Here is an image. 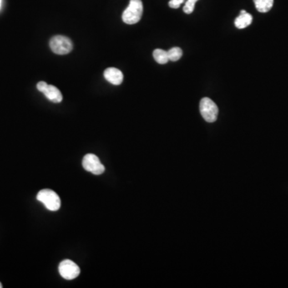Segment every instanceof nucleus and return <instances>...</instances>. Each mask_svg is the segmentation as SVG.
<instances>
[{"mask_svg":"<svg viewBox=\"0 0 288 288\" xmlns=\"http://www.w3.org/2000/svg\"><path fill=\"white\" fill-rule=\"evenodd\" d=\"M58 271L61 276L67 280L76 279L80 274L78 265L70 259H65L58 266Z\"/></svg>","mask_w":288,"mask_h":288,"instance_id":"nucleus-5","label":"nucleus"},{"mask_svg":"<svg viewBox=\"0 0 288 288\" xmlns=\"http://www.w3.org/2000/svg\"><path fill=\"white\" fill-rule=\"evenodd\" d=\"M199 109L202 116L208 123H213L216 120L219 114V109L214 101L211 100V98L208 97L202 98L199 104Z\"/></svg>","mask_w":288,"mask_h":288,"instance_id":"nucleus-4","label":"nucleus"},{"mask_svg":"<svg viewBox=\"0 0 288 288\" xmlns=\"http://www.w3.org/2000/svg\"><path fill=\"white\" fill-rule=\"evenodd\" d=\"M168 54L169 60L176 62L183 56V51L179 47H172V49L168 51Z\"/></svg>","mask_w":288,"mask_h":288,"instance_id":"nucleus-12","label":"nucleus"},{"mask_svg":"<svg viewBox=\"0 0 288 288\" xmlns=\"http://www.w3.org/2000/svg\"><path fill=\"white\" fill-rule=\"evenodd\" d=\"M38 201L44 204L49 211H56L60 208L61 200L58 194L51 189H43L37 194Z\"/></svg>","mask_w":288,"mask_h":288,"instance_id":"nucleus-2","label":"nucleus"},{"mask_svg":"<svg viewBox=\"0 0 288 288\" xmlns=\"http://www.w3.org/2000/svg\"><path fill=\"white\" fill-rule=\"evenodd\" d=\"M83 167L87 172H91L96 175L102 174L105 171L103 163L94 154H87L83 157Z\"/></svg>","mask_w":288,"mask_h":288,"instance_id":"nucleus-6","label":"nucleus"},{"mask_svg":"<svg viewBox=\"0 0 288 288\" xmlns=\"http://www.w3.org/2000/svg\"><path fill=\"white\" fill-rule=\"evenodd\" d=\"M106 80L113 85H120L123 83V75L120 70L117 69L115 67H108L104 71L103 73Z\"/></svg>","mask_w":288,"mask_h":288,"instance_id":"nucleus-7","label":"nucleus"},{"mask_svg":"<svg viewBox=\"0 0 288 288\" xmlns=\"http://www.w3.org/2000/svg\"><path fill=\"white\" fill-rule=\"evenodd\" d=\"M1 4H2V0H0V7H1Z\"/></svg>","mask_w":288,"mask_h":288,"instance_id":"nucleus-16","label":"nucleus"},{"mask_svg":"<svg viewBox=\"0 0 288 288\" xmlns=\"http://www.w3.org/2000/svg\"><path fill=\"white\" fill-rule=\"evenodd\" d=\"M43 93L50 101H52L53 103H61L63 100V96L61 94L60 91L55 86H47Z\"/></svg>","mask_w":288,"mask_h":288,"instance_id":"nucleus-8","label":"nucleus"},{"mask_svg":"<svg viewBox=\"0 0 288 288\" xmlns=\"http://www.w3.org/2000/svg\"><path fill=\"white\" fill-rule=\"evenodd\" d=\"M153 57H154V60L156 61L157 63H159V64H166L169 61L168 52H166L164 50H154V52H153Z\"/></svg>","mask_w":288,"mask_h":288,"instance_id":"nucleus-11","label":"nucleus"},{"mask_svg":"<svg viewBox=\"0 0 288 288\" xmlns=\"http://www.w3.org/2000/svg\"><path fill=\"white\" fill-rule=\"evenodd\" d=\"M2 288V284H1V283H0V288Z\"/></svg>","mask_w":288,"mask_h":288,"instance_id":"nucleus-17","label":"nucleus"},{"mask_svg":"<svg viewBox=\"0 0 288 288\" xmlns=\"http://www.w3.org/2000/svg\"><path fill=\"white\" fill-rule=\"evenodd\" d=\"M198 0H186L185 4L183 7V11L186 14H191L194 11V6Z\"/></svg>","mask_w":288,"mask_h":288,"instance_id":"nucleus-13","label":"nucleus"},{"mask_svg":"<svg viewBox=\"0 0 288 288\" xmlns=\"http://www.w3.org/2000/svg\"><path fill=\"white\" fill-rule=\"evenodd\" d=\"M143 6L142 0H131L129 6L123 11L122 19L127 24H135L143 16Z\"/></svg>","mask_w":288,"mask_h":288,"instance_id":"nucleus-1","label":"nucleus"},{"mask_svg":"<svg viewBox=\"0 0 288 288\" xmlns=\"http://www.w3.org/2000/svg\"><path fill=\"white\" fill-rule=\"evenodd\" d=\"M50 47L56 55H67L73 49V43L69 38L63 36H56L50 40Z\"/></svg>","mask_w":288,"mask_h":288,"instance_id":"nucleus-3","label":"nucleus"},{"mask_svg":"<svg viewBox=\"0 0 288 288\" xmlns=\"http://www.w3.org/2000/svg\"><path fill=\"white\" fill-rule=\"evenodd\" d=\"M255 7L261 13H266L272 8L274 0H254Z\"/></svg>","mask_w":288,"mask_h":288,"instance_id":"nucleus-10","label":"nucleus"},{"mask_svg":"<svg viewBox=\"0 0 288 288\" xmlns=\"http://www.w3.org/2000/svg\"><path fill=\"white\" fill-rule=\"evenodd\" d=\"M47 86H48V84H47L46 82H43V81H41V82L38 83V84H37L36 87H37V89H38L39 92L43 93V92H44L45 89L47 88Z\"/></svg>","mask_w":288,"mask_h":288,"instance_id":"nucleus-15","label":"nucleus"},{"mask_svg":"<svg viewBox=\"0 0 288 288\" xmlns=\"http://www.w3.org/2000/svg\"><path fill=\"white\" fill-rule=\"evenodd\" d=\"M252 19V16L250 14L248 13V12L240 13V15L235 19V27L239 29H244V28L248 27L249 25L251 24Z\"/></svg>","mask_w":288,"mask_h":288,"instance_id":"nucleus-9","label":"nucleus"},{"mask_svg":"<svg viewBox=\"0 0 288 288\" xmlns=\"http://www.w3.org/2000/svg\"><path fill=\"white\" fill-rule=\"evenodd\" d=\"M183 2H185V0H170L169 7L174 8V9H177L181 6Z\"/></svg>","mask_w":288,"mask_h":288,"instance_id":"nucleus-14","label":"nucleus"}]
</instances>
